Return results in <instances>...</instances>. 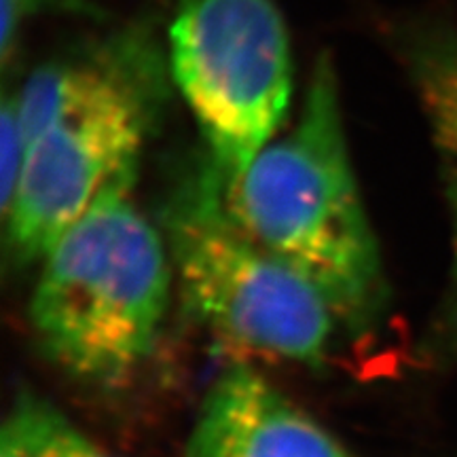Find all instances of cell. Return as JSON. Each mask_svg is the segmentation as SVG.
<instances>
[{"label": "cell", "instance_id": "cell-8", "mask_svg": "<svg viewBox=\"0 0 457 457\" xmlns=\"http://www.w3.org/2000/svg\"><path fill=\"white\" fill-rule=\"evenodd\" d=\"M3 438L24 457H114L54 404L28 394L15 400Z\"/></svg>", "mask_w": 457, "mask_h": 457}, {"label": "cell", "instance_id": "cell-11", "mask_svg": "<svg viewBox=\"0 0 457 457\" xmlns=\"http://www.w3.org/2000/svg\"><path fill=\"white\" fill-rule=\"evenodd\" d=\"M0 457H24V455H21L20 451H17L9 441H4V438H3V449H0Z\"/></svg>", "mask_w": 457, "mask_h": 457}, {"label": "cell", "instance_id": "cell-6", "mask_svg": "<svg viewBox=\"0 0 457 457\" xmlns=\"http://www.w3.org/2000/svg\"><path fill=\"white\" fill-rule=\"evenodd\" d=\"M185 457H350L318 420L248 364L205 394Z\"/></svg>", "mask_w": 457, "mask_h": 457}, {"label": "cell", "instance_id": "cell-4", "mask_svg": "<svg viewBox=\"0 0 457 457\" xmlns=\"http://www.w3.org/2000/svg\"><path fill=\"white\" fill-rule=\"evenodd\" d=\"M162 222L182 303L216 339L305 367L328 358L341 330L328 303L236 225L205 159L170 193Z\"/></svg>", "mask_w": 457, "mask_h": 457}, {"label": "cell", "instance_id": "cell-9", "mask_svg": "<svg viewBox=\"0 0 457 457\" xmlns=\"http://www.w3.org/2000/svg\"><path fill=\"white\" fill-rule=\"evenodd\" d=\"M43 13L100 17L102 11L91 0H3V28H0V57L4 71L20 51L21 32L34 17Z\"/></svg>", "mask_w": 457, "mask_h": 457}, {"label": "cell", "instance_id": "cell-7", "mask_svg": "<svg viewBox=\"0 0 457 457\" xmlns=\"http://www.w3.org/2000/svg\"><path fill=\"white\" fill-rule=\"evenodd\" d=\"M398 54L430 129L451 216L449 276L426 353L438 364H457V28L445 17L411 21L398 32Z\"/></svg>", "mask_w": 457, "mask_h": 457}, {"label": "cell", "instance_id": "cell-1", "mask_svg": "<svg viewBox=\"0 0 457 457\" xmlns=\"http://www.w3.org/2000/svg\"><path fill=\"white\" fill-rule=\"evenodd\" d=\"M170 79L151 30L128 26L51 57L13 91L26 162L3 220L11 265L41 262L108 187L138 174Z\"/></svg>", "mask_w": 457, "mask_h": 457}, {"label": "cell", "instance_id": "cell-2", "mask_svg": "<svg viewBox=\"0 0 457 457\" xmlns=\"http://www.w3.org/2000/svg\"><path fill=\"white\" fill-rule=\"evenodd\" d=\"M222 199L245 236L318 290L343 333L367 335L384 320L390 286L327 51L313 62L293 128L262 148Z\"/></svg>", "mask_w": 457, "mask_h": 457}, {"label": "cell", "instance_id": "cell-5", "mask_svg": "<svg viewBox=\"0 0 457 457\" xmlns=\"http://www.w3.org/2000/svg\"><path fill=\"white\" fill-rule=\"evenodd\" d=\"M171 83L191 108L222 191L282 128L293 54L276 0H180L170 26Z\"/></svg>", "mask_w": 457, "mask_h": 457}, {"label": "cell", "instance_id": "cell-10", "mask_svg": "<svg viewBox=\"0 0 457 457\" xmlns=\"http://www.w3.org/2000/svg\"><path fill=\"white\" fill-rule=\"evenodd\" d=\"M26 162V142L17 119L15 94L4 89L0 114V214L7 219Z\"/></svg>", "mask_w": 457, "mask_h": 457}, {"label": "cell", "instance_id": "cell-3", "mask_svg": "<svg viewBox=\"0 0 457 457\" xmlns=\"http://www.w3.org/2000/svg\"><path fill=\"white\" fill-rule=\"evenodd\" d=\"M136 176L96 199L41 261L30 301L34 335L60 369L119 387L157 350L174 267L168 244L131 202Z\"/></svg>", "mask_w": 457, "mask_h": 457}]
</instances>
